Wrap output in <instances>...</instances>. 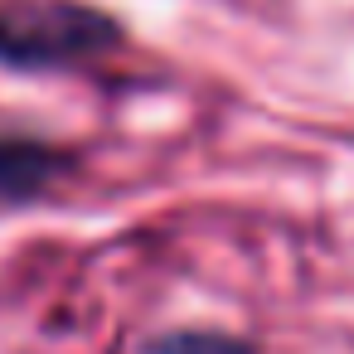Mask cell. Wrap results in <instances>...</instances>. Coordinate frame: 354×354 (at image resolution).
Wrapping results in <instances>:
<instances>
[{"label": "cell", "mask_w": 354, "mask_h": 354, "mask_svg": "<svg viewBox=\"0 0 354 354\" xmlns=\"http://www.w3.org/2000/svg\"><path fill=\"white\" fill-rule=\"evenodd\" d=\"M64 170H68L64 151L30 141V136H0V199L6 204L44 194Z\"/></svg>", "instance_id": "7a4b0ae2"}, {"label": "cell", "mask_w": 354, "mask_h": 354, "mask_svg": "<svg viewBox=\"0 0 354 354\" xmlns=\"http://www.w3.org/2000/svg\"><path fill=\"white\" fill-rule=\"evenodd\" d=\"M107 44H117V25L97 10L44 6V10L0 15V64H15V68L93 59Z\"/></svg>", "instance_id": "6da1fadb"}, {"label": "cell", "mask_w": 354, "mask_h": 354, "mask_svg": "<svg viewBox=\"0 0 354 354\" xmlns=\"http://www.w3.org/2000/svg\"><path fill=\"white\" fill-rule=\"evenodd\" d=\"M156 354H252V349L223 335H175V339H160Z\"/></svg>", "instance_id": "3957f363"}]
</instances>
